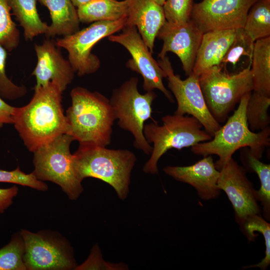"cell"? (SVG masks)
Wrapping results in <instances>:
<instances>
[{
    "label": "cell",
    "mask_w": 270,
    "mask_h": 270,
    "mask_svg": "<svg viewBox=\"0 0 270 270\" xmlns=\"http://www.w3.org/2000/svg\"><path fill=\"white\" fill-rule=\"evenodd\" d=\"M62 92L58 84L50 82L34 89L27 104L16 107L12 124L30 152H33L57 136L66 134Z\"/></svg>",
    "instance_id": "6da1fadb"
},
{
    "label": "cell",
    "mask_w": 270,
    "mask_h": 270,
    "mask_svg": "<svg viewBox=\"0 0 270 270\" xmlns=\"http://www.w3.org/2000/svg\"><path fill=\"white\" fill-rule=\"evenodd\" d=\"M72 104L66 110V134L80 146L106 147L111 142L116 120L110 100L97 92L77 86L70 93Z\"/></svg>",
    "instance_id": "7a4b0ae2"
},
{
    "label": "cell",
    "mask_w": 270,
    "mask_h": 270,
    "mask_svg": "<svg viewBox=\"0 0 270 270\" xmlns=\"http://www.w3.org/2000/svg\"><path fill=\"white\" fill-rule=\"evenodd\" d=\"M251 92L241 98L236 110L210 140L192 146L191 150L196 154L203 156H218V160L214 164L218 170L242 148L249 147L250 152L260 159L265 148L270 146L269 126L258 132L252 131L249 128L246 108Z\"/></svg>",
    "instance_id": "3957f363"
},
{
    "label": "cell",
    "mask_w": 270,
    "mask_h": 270,
    "mask_svg": "<svg viewBox=\"0 0 270 270\" xmlns=\"http://www.w3.org/2000/svg\"><path fill=\"white\" fill-rule=\"evenodd\" d=\"M72 155L74 169L80 180L82 182L89 177L99 179L112 186L121 200L126 199L132 172L136 161L132 152L80 146Z\"/></svg>",
    "instance_id": "277c9868"
},
{
    "label": "cell",
    "mask_w": 270,
    "mask_h": 270,
    "mask_svg": "<svg viewBox=\"0 0 270 270\" xmlns=\"http://www.w3.org/2000/svg\"><path fill=\"white\" fill-rule=\"evenodd\" d=\"M162 120V125L156 121L144 126L145 138L153 144L150 156L142 168L146 174H158V162L168 150L192 147L212 138L202 124L192 116L174 114L166 115Z\"/></svg>",
    "instance_id": "5b68a950"
},
{
    "label": "cell",
    "mask_w": 270,
    "mask_h": 270,
    "mask_svg": "<svg viewBox=\"0 0 270 270\" xmlns=\"http://www.w3.org/2000/svg\"><path fill=\"white\" fill-rule=\"evenodd\" d=\"M71 136L62 134L36 149L34 153L32 173L40 181H50L59 186L72 200H76L84 191L78 178L70 152Z\"/></svg>",
    "instance_id": "8992f818"
},
{
    "label": "cell",
    "mask_w": 270,
    "mask_h": 270,
    "mask_svg": "<svg viewBox=\"0 0 270 270\" xmlns=\"http://www.w3.org/2000/svg\"><path fill=\"white\" fill-rule=\"evenodd\" d=\"M138 79L132 77L114 90L110 100L118 126L133 136L134 148L147 155L152 147L144 134V122L152 116V104L156 94L153 91L140 94L138 88Z\"/></svg>",
    "instance_id": "52a82bcc"
},
{
    "label": "cell",
    "mask_w": 270,
    "mask_h": 270,
    "mask_svg": "<svg viewBox=\"0 0 270 270\" xmlns=\"http://www.w3.org/2000/svg\"><path fill=\"white\" fill-rule=\"evenodd\" d=\"M198 81L208 109L219 123L226 120L244 95L253 90L250 66L231 74L213 66L198 76Z\"/></svg>",
    "instance_id": "ba28073f"
},
{
    "label": "cell",
    "mask_w": 270,
    "mask_h": 270,
    "mask_svg": "<svg viewBox=\"0 0 270 270\" xmlns=\"http://www.w3.org/2000/svg\"><path fill=\"white\" fill-rule=\"evenodd\" d=\"M24 242L27 270H72L77 266L72 246L56 231H20Z\"/></svg>",
    "instance_id": "9c48e42d"
},
{
    "label": "cell",
    "mask_w": 270,
    "mask_h": 270,
    "mask_svg": "<svg viewBox=\"0 0 270 270\" xmlns=\"http://www.w3.org/2000/svg\"><path fill=\"white\" fill-rule=\"evenodd\" d=\"M126 21V16L114 21L96 22L70 35L56 39V44L68 52V60L78 76L92 74L100 66L99 58L92 52L93 47L102 38L122 30Z\"/></svg>",
    "instance_id": "30bf717a"
},
{
    "label": "cell",
    "mask_w": 270,
    "mask_h": 270,
    "mask_svg": "<svg viewBox=\"0 0 270 270\" xmlns=\"http://www.w3.org/2000/svg\"><path fill=\"white\" fill-rule=\"evenodd\" d=\"M158 64L166 74L168 87L174 96L178 106L174 114H188L197 119L212 137L221 127L210 114L206 106L198 76L192 73L183 80L176 74L168 57L159 58Z\"/></svg>",
    "instance_id": "8fae6325"
},
{
    "label": "cell",
    "mask_w": 270,
    "mask_h": 270,
    "mask_svg": "<svg viewBox=\"0 0 270 270\" xmlns=\"http://www.w3.org/2000/svg\"><path fill=\"white\" fill-rule=\"evenodd\" d=\"M110 41L124 46L130 53L131 58L126 66L140 74L143 78L142 88L146 92L158 89L170 102L173 96L163 83L166 74L152 56V53L144 42L136 26H125L118 34L108 37Z\"/></svg>",
    "instance_id": "7c38bea8"
},
{
    "label": "cell",
    "mask_w": 270,
    "mask_h": 270,
    "mask_svg": "<svg viewBox=\"0 0 270 270\" xmlns=\"http://www.w3.org/2000/svg\"><path fill=\"white\" fill-rule=\"evenodd\" d=\"M258 0H202L194 3L190 19L203 33L242 28L247 14Z\"/></svg>",
    "instance_id": "4fadbf2b"
},
{
    "label": "cell",
    "mask_w": 270,
    "mask_h": 270,
    "mask_svg": "<svg viewBox=\"0 0 270 270\" xmlns=\"http://www.w3.org/2000/svg\"><path fill=\"white\" fill-rule=\"evenodd\" d=\"M219 171L218 186L232 204L236 221L241 225L249 216L261 214L256 190L247 178L245 168L232 158Z\"/></svg>",
    "instance_id": "5bb4252c"
},
{
    "label": "cell",
    "mask_w": 270,
    "mask_h": 270,
    "mask_svg": "<svg viewBox=\"0 0 270 270\" xmlns=\"http://www.w3.org/2000/svg\"><path fill=\"white\" fill-rule=\"evenodd\" d=\"M203 34L192 19L182 24L166 21L156 36L163 42L158 58L165 56L168 52L174 53L180 60L186 74L189 76L192 72Z\"/></svg>",
    "instance_id": "9a60e30c"
},
{
    "label": "cell",
    "mask_w": 270,
    "mask_h": 270,
    "mask_svg": "<svg viewBox=\"0 0 270 270\" xmlns=\"http://www.w3.org/2000/svg\"><path fill=\"white\" fill-rule=\"evenodd\" d=\"M34 48L37 58L32 73L36 80L34 89L52 82L64 92L72 82L75 74L68 60L63 56L53 40H46L42 44H36Z\"/></svg>",
    "instance_id": "2e32d148"
},
{
    "label": "cell",
    "mask_w": 270,
    "mask_h": 270,
    "mask_svg": "<svg viewBox=\"0 0 270 270\" xmlns=\"http://www.w3.org/2000/svg\"><path fill=\"white\" fill-rule=\"evenodd\" d=\"M164 172L174 180L190 184L203 200L217 198L220 190L218 186L220 171L212 156H208L194 164L184 166H166Z\"/></svg>",
    "instance_id": "e0dca14e"
},
{
    "label": "cell",
    "mask_w": 270,
    "mask_h": 270,
    "mask_svg": "<svg viewBox=\"0 0 270 270\" xmlns=\"http://www.w3.org/2000/svg\"><path fill=\"white\" fill-rule=\"evenodd\" d=\"M125 26H136L152 53L157 34L166 21L162 6L154 0H126Z\"/></svg>",
    "instance_id": "ac0fdd59"
},
{
    "label": "cell",
    "mask_w": 270,
    "mask_h": 270,
    "mask_svg": "<svg viewBox=\"0 0 270 270\" xmlns=\"http://www.w3.org/2000/svg\"><path fill=\"white\" fill-rule=\"evenodd\" d=\"M236 32L237 29H230L204 33L192 73L198 76L207 69L215 66H220Z\"/></svg>",
    "instance_id": "d6986e66"
},
{
    "label": "cell",
    "mask_w": 270,
    "mask_h": 270,
    "mask_svg": "<svg viewBox=\"0 0 270 270\" xmlns=\"http://www.w3.org/2000/svg\"><path fill=\"white\" fill-rule=\"evenodd\" d=\"M48 10L52 24L46 33L47 37L70 35L80 30L77 10L71 0H38Z\"/></svg>",
    "instance_id": "ffe728a7"
},
{
    "label": "cell",
    "mask_w": 270,
    "mask_h": 270,
    "mask_svg": "<svg viewBox=\"0 0 270 270\" xmlns=\"http://www.w3.org/2000/svg\"><path fill=\"white\" fill-rule=\"evenodd\" d=\"M251 64L252 91L270 96V36L254 42Z\"/></svg>",
    "instance_id": "44dd1931"
},
{
    "label": "cell",
    "mask_w": 270,
    "mask_h": 270,
    "mask_svg": "<svg viewBox=\"0 0 270 270\" xmlns=\"http://www.w3.org/2000/svg\"><path fill=\"white\" fill-rule=\"evenodd\" d=\"M76 10L80 22L92 23L114 21L126 16L128 6L126 0H92Z\"/></svg>",
    "instance_id": "7402d4cb"
},
{
    "label": "cell",
    "mask_w": 270,
    "mask_h": 270,
    "mask_svg": "<svg viewBox=\"0 0 270 270\" xmlns=\"http://www.w3.org/2000/svg\"><path fill=\"white\" fill-rule=\"evenodd\" d=\"M10 11L24 29L27 40L46 34L48 26L40 18L36 7V0H6Z\"/></svg>",
    "instance_id": "603a6c76"
},
{
    "label": "cell",
    "mask_w": 270,
    "mask_h": 270,
    "mask_svg": "<svg viewBox=\"0 0 270 270\" xmlns=\"http://www.w3.org/2000/svg\"><path fill=\"white\" fill-rule=\"evenodd\" d=\"M242 28L254 42L270 36V0H258L252 6Z\"/></svg>",
    "instance_id": "cb8c5ba5"
},
{
    "label": "cell",
    "mask_w": 270,
    "mask_h": 270,
    "mask_svg": "<svg viewBox=\"0 0 270 270\" xmlns=\"http://www.w3.org/2000/svg\"><path fill=\"white\" fill-rule=\"evenodd\" d=\"M270 105V96L252 92L246 108V118L250 129L261 130L268 126Z\"/></svg>",
    "instance_id": "d4e9b609"
},
{
    "label": "cell",
    "mask_w": 270,
    "mask_h": 270,
    "mask_svg": "<svg viewBox=\"0 0 270 270\" xmlns=\"http://www.w3.org/2000/svg\"><path fill=\"white\" fill-rule=\"evenodd\" d=\"M246 162L258 175L260 182V188L256 190L258 202L262 207L263 217L270 220V164L262 162L250 152L246 155Z\"/></svg>",
    "instance_id": "484cf974"
},
{
    "label": "cell",
    "mask_w": 270,
    "mask_h": 270,
    "mask_svg": "<svg viewBox=\"0 0 270 270\" xmlns=\"http://www.w3.org/2000/svg\"><path fill=\"white\" fill-rule=\"evenodd\" d=\"M24 242L20 232L0 248V270H27L24 263Z\"/></svg>",
    "instance_id": "4316f807"
},
{
    "label": "cell",
    "mask_w": 270,
    "mask_h": 270,
    "mask_svg": "<svg viewBox=\"0 0 270 270\" xmlns=\"http://www.w3.org/2000/svg\"><path fill=\"white\" fill-rule=\"evenodd\" d=\"M20 39V32L12 18L6 1L0 0V44L10 52L18 46Z\"/></svg>",
    "instance_id": "83f0119b"
},
{
    "label": "cell",
    "mask_w": 270,
    "mask_h": 270,
    "mask_svg": "<svg viewBox=\"0 0 270 270\" xmlns=\"http://www.w3.org/2000/svg\"><path fill=\"white\" fill-rule=\"evenodd\" d=\"M254 42L244 32L243 28L237 29L235 38L224 55L220 66L228 64L235 66L240 58L249 57L250 61Z\"/></svg>",
    "instance_id": "f1b7e54d"
},
{
    "label": "cell",
    "mask_w": 270,
    "mask_h": 270,
    "mask_svg": "<svg viewBox=\"0 0 270 270\" xmlns=\"http://www.w3.org/2000/svg\"><path fill=\"white\" fill-rule=\"evenodd\" d=\"M7 50L0 44V96L4 99L15 100L20 98L27 92L26 88L14 83L6 74Z\"/></svg>",
    "instance_id": "f546056e"
},
{
    "label": "cell",
    "mask_w": 270,
    "mask_h": 270,
    "mask_svg": "<svg viewBox=\"0 0 270 270\" xmlns=\"http://www.w3.org/2000/svg\"><path fill=\"white\" fill-rule=\"evenodd\" d=\"M194 0H166L162 7L167 22H186L190 19Z\"/></svg>",
    "instance_id": "4dcf8cb0"
},
{
    "label": "cell",
    "mask_w": 270,
    "mask_h": 270,
    "mask_svg": "<svg viewBox=\"0 0 270 270\" xmlns=\"http://www.w3.org/2000/svg\"><path fill=\"white\" fill-rule=\"evenodd\" d=\"M0 182L20 184L42 192H46L48 188L44 182L38 180L32 172L24 173L18 166L10 171L0 170Z\"/></svg>",
    "instance_id": "1f68e13d"
},
{
    "label": "cell",
    "mask_w": 270,
    "mask_h": 270,
    "mask_svg": "<svg viewBox=\"0 0 270 270\" xmlns=\"http://www.w3.org/2000/svg\"><path fill=\"white\" fill-rule=\"evenodd\" d=\"M126 268L124 264L106 262L102 258L98 245L95 244L92 248L88 259L80 266H77L75 270H124Z\"/></svg>",
    "instance_id": "d6a6232c"
},
{
    "label": "cell",
    "mask_w": 270,
    "mask_h": 270,
    "mask_svg": "<svg viewBox=\"0 0 270 270\" xmlns=\"http://www.w3.org/2000/svg\"><path fill=\"white\" fill-rule=\"evenodd\" d=\"M18 192V187L14 185L8 188H0V213H4L13 203Z\"/></svg>",
    "instance_id": "836d02e7"
},
{
    "label": "cell",
    "mask_w": 270,
    "mask_h": 270,
    "mask_svg": "<svg viewBox=\"0 0 270 270\" xmlns=\"http://www.w3.org/2000/svg\"><path fill=\"white\" fill-rule=\"evenodd\" d=\"M16 107L5 102L0 96V128L4 124H12Z\"/></svg>",
    "instance_id": "e575fe53"
},
{
    "label": "cell",
    "mask_w": 270,
    "mask_h": 270,
    "mask_svg": "<svg viewBox=\"0 0 270 270\" xmlns=\"http://www.w3.org/2000/svg\"><path fill=\"white\" fill-rule=\"evenodd\" d=\"M76 8L83 6L92 0H71Z\"/></svg>",
    "instance_id": "d590c367"
},
{
    "label": "cell",
    "mask_w": 270,
    "mask_h": 270,
    "mask_svg": "<svg viewBox=\"0 0 270 270\" xmlns=\"http://www.w3.org/2000/svg\"><path fill=\"white\" fill-rule=\"evenodd\" d=\"M154 0L160 5L162 6L166 0Z\"/></svg>",
    "instance_id": "8d00e7d4"
}]
</instances>
